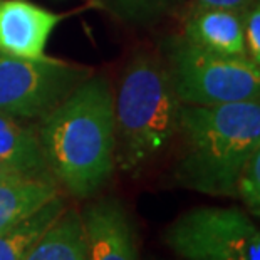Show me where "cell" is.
Masks as SVG:
<instances>
[{
	"label": "cell",
	"mask_w": 260,
	"mask_h": 260,
	"mask_svg": "<svg viewBox=\"0 0 260 260\" xmlns=\"http://www.w3.org/2000/svg\"><path fill=\"white\" fill-rule=\"evenodd\" d=\"M19 178H30V176H24L17 173L15 170H12L10 167H7L5 163L0 161V183L2 181H10V180H19Z\"/></svg>",
	"instance_id": "obj_18"
},
{
	"label": "cell",
	"mask_w": 260,
	"mask_h": 260,
	"mask_svg": "<svg viewBox=\"0 0 260 260\" xmlns=\"http://www.w3.org/2000/svg\"><path fill=\"white\" fill-rule=\"evenodd\" d=\"M173 178L186 190L237 198L243 168L260 146V99L218 106L181 104Z\"/></svg>",
	"instance_id": "obj_2"
},
{
	"label": "cell",
	"mask_w": 260,
	"mask_h": 260,
	"mask_svg": "<svg viewBox=\"0 0 260 260\" xmlns=\"http://www.w3.org/2000/svg\"><path fill=\"white\" fill-rule=\"evenodd\" d=\"M180 109L165 59L133 52L114 92L116 168L136 176L156 161L176 138Z\"/></svg>",
	"instance_id": "obj_3"
},
{
	"label": "cell",
	"mask_w": 260,
	"mask_h": 260,
	"mask_svg": "<svg viewBox=\"0 0 260 260\" xmlns=\"http://www.w3.org/2000/svg\"><path fill=\"white\" fill-rule=\"evenodd\" d=\"M181 37L205 51L222 56L248 57L245 46V10L195 5L183 22Z\"/></svg>",
	"instance_id": "obj_9"
},
{
	"label": "cell",
	"mask_w": 260,
	"mask_h": 260,
	"mask_svg": "<svg viewBox=\"0 0 260 260\" xmlns=\"http://www.w3.org/2000/svg\"><path fill=\"white\" fill-rule=\"evenodd\" d=\"M200 7H218L232 10H245L253 0H195Z\"/></svg>",
	"instance_id": "obj_17"
},
{
	"label": "cell",
	"mask_w": 260,
	"mask_h": 260,
	"mask_svg": "<svg viewBox=\"0 0 260 260\" xmlns=\"http://www.w3.org/2000/svg\"><path fill=\"white\" fill-rule=\"evenodd\" d=\"M25 260H87L84 223L79 210L66 208L36 242Z\"/></svg>",
	"instance_id": "obj_11"
},
{
	"label": "cell",
	"mask_w": 260,
	"mask_h": 260,
	"mask_svg": "<svg viewBox=\"0 0 260 260\" xmlns=\"http://www.w3.org/2000/svg\"><path fill=\"white\" fill-rule=\"evenodd\" d=\"M91 74L56 57L25 59L0 51V113L41 121Z\"/></svg>",
	"instance_id": "obj_6"
},
{
	"label": "cell",
	"mask_w": 260,
	"mask_h": 260,
	"mask_svg": "<svg viewBox=\"0 0 260 260\" xmlns=\"http://www.w3.org/2000/svg\"><path fill=\"white\" fill-rule=\"evenodd\" d=\"M237 198L243 202L252 217L260 220V146L242 171L237 186Z\"/></svg>",
	"instance_id": "obj_15"
},
{
	"label": "cell",
	"mask_w": 260,
	"mask_h": 260,
	"mask_svg": "<svg viewBox=\"0 0 260 260\" xmlns=\"http://www.w3.org/2000/svg\"><path fill=\"white\" fill-rule=\"evenodd\" d=\"M163 242L181 260H260V225L237 207H197L176 217Z\"/></svg>",
	"instance_id": "obj_5"
},
{
	"label": "cell",
	"mask_w": 260,
	"mask_h": 260,
	"mask_svg": "<svg viewBox=\"0 0 260 260\" xmlns=\"http://www.w3.org/2000/svg\"><path fill=\"white\" fill-rule=\"evenodd\" d=\"M81 215L87 260H140L136 226L119 198L94 200Z\"/></svg>",
	"instance_id": "obj_7"
},
{
	"label": "cell",
	"mask_w": 260,
	"mask_h": 260,
	"mask_svg": "<svg viewBox=\"0 0 260 260\" xmlns=\"http://www.w3.org/2000/svg\"><path fill=\"white\" fill-rule=\"evenodd\" d=\"M245 46L248 59L260 68V0L245 9Z\"/></svg>",
	"instance_id": "obj_16"
},
{
	"label": "cell",
	"mask_w": 260,
	"mask_h": 260,
	"mask_svg": "<svg viewBox=\"0 0 260 260\" xmlns=\"http://www.w3.org/2000/svg\"><path fill=\"white\" fill-rule=\"evenodd\" d=\"M165 62L181 104L218 106L260 99V68L248 57L222 56L171 37Z\"/></svg>",
	"instance_id": "obj_4"
},
{
	"label": "cell",
	"mask_w": 260,
	"mask_h": 260,
	"mask_svg": "<svg viewBox=\"0 0 260 260\" xmlns=\"http://www.w3.org/2000/svg\"><path fill=\"white\" fill-rule=\"evenodd\" d=\"M0 161L30 178H52L37 131L0 113Z\"/></svg>",
	"instance_id": "obj_10"
},
{
	"label": "cell",
	"mask_w": 260,
	"mask_h": 260,
	"mask_svg": "<svg viewBox=\"0 0 260 260\" xmlns=\"http://www.w3.org/2000/svg\"><path fill=\"white\" fill-rule=\"evenodd\" d=\"M151 260H159V258H151Z\"/></svg>",
	"instance_id": "obj_19"
},
{
	"label": "cell",
	"mask_w": 260,
	"mask_h": 260,
	"mask_svg": "<svg viewBox=\"0 0 260 260\" xmlns=\"http://www.w3.org/2000/svg\"><path fill=\"white\" fill-rule=\"evenodd\" d=\"M60 195L54 178H19L0 183V232L22 222Z\"/></svg>",
	"instance_id": "obj_12"
},
{
	"label": "cell",
	"mask_w": 260,
	"mask_h": 260,
	"mask_svg": "<svg viewBox=\"0 0 260 260\" xmlns=\"http://www.w3.org/2000/svg\"><path fill=\"white\" fill-rule=\"evenodd\" d=\"M109 14L129 25H149L161 19L178 0H98Z\"/></svg>",
	"instance_id": "obj_14"
},
{
	"label": "cell",
	"mask_w": 260,
	"mask_h": 260,
	"mask_svg": "<svg viewBox=\"0 0 260 260\" xmlns=\"http://www.w3.org/2000/svg\"><path fill=\"white\" fill-rule=\"evenodd\" d=\"M52 178L71 197L98 195L116 170L114 91L91 74L41 119L37 129Z\"/></svg>",
	"instance_id": "obj_1"
},
{
	"label": "cell",
	"mask_w": 260,
	"mask_h": 260,
	"mask_svg": "<svg viewBox=\"0 0 260 260\" xmlns=\"http://www.w3.org/2000/svg\"><path fill=\"white\" fill-rule=\"evenodd\" d=\"M66 208L68 205L60 193L22 222L0 232V260H25L36 242L56 222Z\"/></svg>",
	"instance_id": "obj_13"
},
{
	"label": "cell",
	"mask_w": 260,
	"mask_h": 260,
	"mask_svg": "<svg viewBox=\"0 0 260 260\" xmlns=\"http://www.w3.org/2000/svg\"><path fill=\"white\" fill-rule=\"evenodd\" d=\"M64 17L29 0H0V51L25 59L44 57Z\"/></svg>",
	"instance_id": "obj_8"
}]
</instances>
